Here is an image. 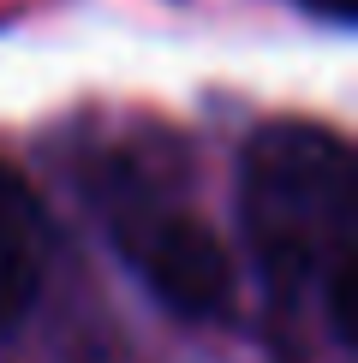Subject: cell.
Returning a JSON list of instances; mask_svg holds the SVG:
<instances>
[{"label": "cell", "mask_w": 358, "mask_h": 363, "mask_svg": "<svg viewBox=\"0 0 358 363\" xmlns=\"http://www.w3.org/2000/svg\"><path fill=\"white\" fill-rule=\"evenodd\" d=\"M239 220L268 292H317L352 340V149L305 119L263 125L239 161Z\"/></svg>", "instance_id": "1"}, {"label": "cell", "mask_w": 358, "mask_h": 363, "mask_svg": "<svg viewBox=\"0 0 358 363\" xmlns=\"http://www.w3.org/2000/svg\"><path fill=\"white\" fill-rule=\"evenodd\" d=\"M90 203L108 245L173 315L215 322L233 310V256L173 185V167L138 149H114L90 167Z\"/></svg>", "instance_id": "2"}, {"label": "cell", "mask_w": 358, "mask_h": 363, "mask_svg": "<svg viewBox=\"0 0 358 363\" xmlns=\"http://www.w3.org/2000/svg\"><path fill=\"white\" fill-rule=\"evenodd\" d=\"M48 274V215L36 191L0 161V334L24 322Z\"/></svg>", "instance_id": "3"}, {"label": "cell", "mask_w": 358, "mask_h": 363, "mask_svg": "<svg viewBox=\"0 0 358 363\" xmlns=\"http://www.w3.org/2000/svg\"><path fill=\"white\" fill-rule=\"evenodd\" d=\"M298 6L310 18H322V24H352L358 18V0H298Z\"/></svg>", "instance_id": "4"}]
</instances>
